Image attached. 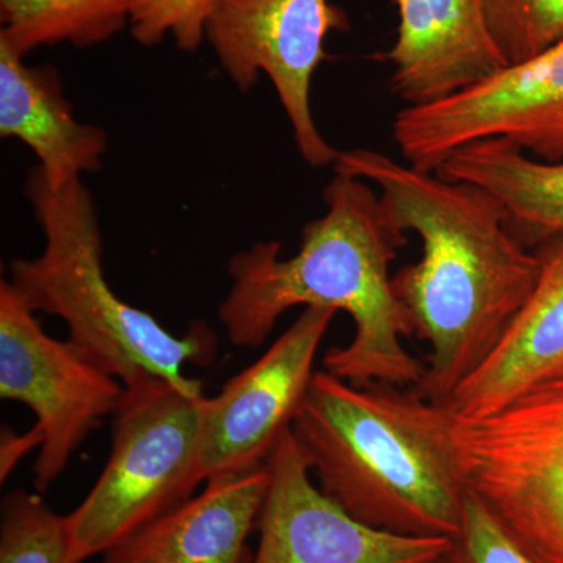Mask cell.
I'll return each instance as SVG.
<instances>
[{"label":"cell","mask_w":563,"mask_h":563,"mask_svg":"<svg viewBox=\"0 0 563 563\" xmlns=\"http://www.w3.org/2000/svg\"><path fill=\"white\" fill-rule=\"evenodd\" d=\"M206 484L107 551L103 563H252L247 537L268 490V465L218 474Z\"/></svg>","instance_id":"obj_13"},{"label":"cell","mask_w":563,"mask_h":563,"mask_svg":"<svg viewBox=\"0 0 563 563\" xmlns=\"http://www.w3.org/2000/svg\"><path fill=\"white\" fill-rule=\"evenodd\" d=\"M209 398L162 377L125 387L113 415L111 453L98 483L68 515L80 562L106 554L129 536L187 501L203 483V422Z\"/></svg>","instance_id":"obj_5"},{"label":"cell","mask_w":563,"mask_h":563,"mask_svg":"<svg viewBox=\"0 0 563 563\" xmlns=\"http://www.w3.org/2000/svg\"><path fill=\"white\" fill-rule=\"evenodd\" d=\"M439 563H537L526 553L490 510L466 492L461 531Z\"/></svg>","instance_id":"obj_21"},{"label":"cell","mask_w":563,"mask_h":563,"mask_svg":"<svg viewBox=\"0 0 563 563\" xmlns=\"http://www.w3.org/2000/svg\"><path fill=\"white\" fill-rule=\"evenodd\" d=\"M291 432L321 490L362 523L415 537L461 531L466 488L450 415L413 387L314 372Z\"/></svg>","instance_id":"obj_3"},{"label":"cell","mask_w":563,"mask_h":563,"mask_svg":"<svg viewBox=\"0 0 563 563\" xmlns=\"http://www.w3.org/2000/svg\"><path fill=\"white\" fill-rule=\"evenodd\" d=\"M335 313L307 307L258 361L209 398L199 459L203 483L268 463L301 409Z\"/></svg>","instance_id":"obj_10"},{"label":"cell","mask_w":563,"mask_h":563,"mask_svg":"<svg viewBox=\"0 0 563 563\" xmlns=\"http://www.w3.org/2000/svg\"><path fill=\"white\" fill-rule=\"evenodd\" d=\"M450 415V413H448ZM450 443L466 492L537 563H563V358Z\"/></svg>","instance_id":"obj_6"},{"label":"cell","mask_w":563,"mask_h":563,"mask_svg":"<svg viewBox=\"0 0 563 563\" xmlns=\"http://www.w3.org/2000/svg\"><path fill=\"white\" fill-rule=\"evenodd\" d=\"M404 161L437 172L473 141L503 139L543 162H563V40L450 98L404 107L391 124Z\"/></svg>","instance_id":"obj_9"},{"label":"cell","mask_w":563,"mask_h":563,"mask_svg":"<svg viewBox=\"0 0 563 563\" xmlns=\"http://www.w3.org/2000/svg\"><path fill=\"white\" fill-rule=\"evenodd\" d=\"M485 27L507 68L563 40V0H481Z\"/></svg>","instance_id":"obj_19"},{"label":"cell","mask_w":563,"mask_h":563,"mask_svg":"<svg viewBox=\"0 0 563 563\" xmlns=\"http://www.w3.org/2000/svg\"><path fill=\"white\" fill-rule=\"evenodd\" d=\"M335 173L368 181L420 261L393 276L412 335L429 344L415 390L443 406L501 342L539 280L542 262L507 228L490 192L374 150L340 151Z\"/></svg>","instance_id":"obj_1"},{"label":"cell","mask_w":563,"mask_h":563,"mask_svg":"<svg viewBox=\"0 0 563 563\" xmlns=\"http://www.w3.org/2000/svg\"><path fill=\"white\" fill-rule=\"evenodd\" d=\"M435 173L490 192L525 246L563 235V162L539 161L507 140L484 139L453 152Z\"/></svg>","instance_id":"obj_16"},{"label":"cell","mask_w":563,"mask_h":563,"mask_svg":"<svg viewBox=\"0 0 563 563\" xmlns=\"http://www.w3.org/2000/svg\"><path fill=\"white\" fill-rule=\"evenodd\" d=\"M0 563H81L68 515L55 514L33 493H9L2 503Z\"/></svg>","instance_id":"obj_18"},{"label":"cell","mask_w":563,"mask_h":563,"mask_svg":"<svg viewBox=\"0 0 563 563\" xmlns=\"http://www.w3.org/2000/svg\"><path fill=\"white\" fill-rule=\"evenodd\" d=\"M398 35L385 60L407 107L450 98L507 68L485 27L481 0H395Z\"/></svg>","instance_id":"obj_12"},{"label":"cell","mask_w":563,"mask_h":563,"mask_svg":"<svg viewBox=\"0 0 563 563\" xmlns=\"http://www.w3.org/2000/svg\"><path fill=\"white\" fill-rule=\"evenodd\" d=\"M347 24L329 0H214L206 22V41L240 91L262 74L273 81L296 150L314 168L333 165L340 151L314 122L313 74L325 58V36Z\"/></svg>","instance_id":"obj_8"},{"label":"cell","mask_w":563,"mask_h":563,"mask_svg":"<svg viewBox=\"0 0 563 563\" xmlns=\"http://www.w3.org/2000/svg\"><path fill=\"white\" fill-rule=\"evenodd\" d=\"M539 280L487 361L459 385L444 410L472 420L499 409L563 358V235L536 247Z\"/></svg>","instance_id":"obj_15"},{"label":"cell","mask_w":563,"mask_h":563,"mask_svg":"<svg viewBox=\"0 0 563 563\" xmlns=\"http://www.w3.org/2000/svg\"><path fill=\"white\" fill-rule=\"evenodd\" d=\"M252 563H439L446 537H415L362 523L310 479L291 429L268 463Z\"/></svg>","instance_id":"obj_11"},{"label":"cell","mask_w":563,"mask_h":563,"mask_svg":"<svg viewBox=\"0 0 563 563\" xmlns=\"http://www.w3.org/2000/svg\"><path fill=\"white\" fill-rule=\"evenodd\" d=\"M43 432L38 426H33L31 431L16 433L9 426H3L0 437V481L2 484L9 479L11 472L16 468L32 450L43 444Z\"/></svg>","instance_id":"obj_22"},{"label":"cell","mask_w":563,"mask_h":563,"mask_svg":"<svg viewBox=\"0 0 563 563\" xmlns=\"http://www.w3.org/2000/svg\"><path fill=\"white\" fill-rule=\"evenodd\" d=\"M25 196L44 247L36 257L11 262L9 282L33 312L60 318L68 340L124 387L152 374L180 390L202 393V384L190 379L184 366L210 365L217 336L203 322L174 335L114 292L103 273L98 207L84 181L52 191L35 166Z\"/></svg>","instance_id":"obj_4"},{"label":"cell","mask_w":563,"mask_h":563,"mask_svg":"<svg viewBox=\"0 0 563 563\" xmlns=\"http://www.w3.org/2000/svg\"><path fill=\"white\" fill-rule=\"evenodd\" d=\"M214 0H133L132 36L141 46L173 38L180 51L195 52L206 40V22Z\"/></svg>","instance_id":"obj_20"},{"label":"cell","mask_w":563,"mask_h":563,"mask_svg":"<svg viewBox=\"0 0 563 563\" xmlns=\"http://www.w3.org/2000/svg\"><path fill=\"white\" fill-rule=\"evenodd\" d=\"M125 387L70 340L44 332L9 280L0 282V396L25 404L43 432L35 487L47 490L103 418L114 415Z\"/></svg>","instance_id":"obj_7"},{"label":"cell","mask_w":563,"mask_h":563,"mask_svg":"<svg viewBox=\"0 0 563 563\" xmlns=\"http://www.w3.org/2000/svg\"><path fill=\"white\" fill-rule=\"evenodd\" d=\"M133 0H0V41L21 55L69 43L98 46L131 24Z\"/></svg>","instance_id":"obj_17"},{"label":"cell","mask_w":563,"mask_h":563,"mask_svg":"<svg viewBox=\"0 0 563 563\" xmlns=\"http://www.w3.org/2000/svg\"><path fill=\"white\" fill-rule=\"evenodd\" d=\"M325 213L307 222L299 251L282 258L279 242L257 243L229 262L232 285L218 309L229 342L258 347L292 307L350 314L354 336L331 347L325 372L351 384L415 387L426 363L402 344L412 335L393 290L391 262L406 246L379 192L335 173L324 190Z\"/></svg>","instance_id":"obj_2"},{"label":"cell","mask_w":563,"mask_h":563,"mask_svg":"<svg viewBox=\"0 0 563 563\" xmlns=\"http://www.w3.org/2000/svg\"><path fill=\"white\" fill-rule=\"evenodd\" d=\"M0 136L31 147L52 191H60L87 173L99 172L109 136L80 122L51 65L31 66L24 55L0 41Z\"/></svg>","instance_id":"obj_14"}]
</instances>
